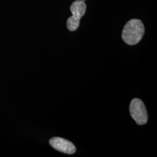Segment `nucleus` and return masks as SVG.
<instances>
[{
  "instance_id": "nucleus-5",
  "label": "nucleus",
  "mask_w": 157,
  "mask_h": 157,
  "mask_svg": "<svg viewBox=\"0 0 157 157\" xmlns=\"http://www.w3.org/2000/svg\"><path fill=\"white\" fill-rule=\"evenodd\" d=\"M82 1H86V0H82Z\"/></svg>"
},
{
  "instance_id": "nucleus-3",
  "label": "nucleus",
  "mask_w": 157,
  "mask_h": 157,
  "mask_svg": "<svg viewBox=\"0 0 157 157\" xmlns=\"http://www.w3.org/2000/svg\"><path fill=\"white\" fill-rule=\"evenodd\" d=\"M130 113L132 118L137 124L143 125L147 124L148 114L143 102L139 98H134L131 101L129 107Z\"/></svg>"
},
{
  "instance_id": "nucleus-4",
  "label": "nucleus",
  "mask_w": 157,
  "mask_h": 157,
  "mask_svg": "<svg viewBox=\"0 0 157 157\" xmlns=\"http://www.w3.org/2000/svg\"><path fill=\"white\" fill-rule=\"evenodd\" d=\"M50 144L54 149L67 154H73L76 151L75 146L71 141L61 137L52 138L50 140Z\"/></svg>"
},
{
  "instance_id": "nucleus-1",
  "label": "nucleus",
  "mask_w": 157,
  "mask_h": 157,
  "mask_svg": "<svg viewBox=\"0 0 157 157\" xmlns=\"http://www.w3.org/2000/svg\"><path fill=\"white\" fill-rule=\"evenodd\" d=\"M144 34V26L139 19L130 20L124 27L122 37L129 45H135L140 42Z\"/></svg>"
},
{
  "instance_id": "nucleus-2",
  "label": "nucleus",
  "mask_w": 157,
  "mask_h": 157,
  "mask_svg": "<svg viewBox=\"0 0 157 157\" xmlns=\"http://www.w3.org/2000/svg\"><path fill=\"white\" fill-rule=\"evenodd\" d=\"M72 16L67 19V29L71 31H75L78 28L81 17L85 14L86 5L82 0L74 1L70 8Z\"/></svg>"
}]
</instances>
